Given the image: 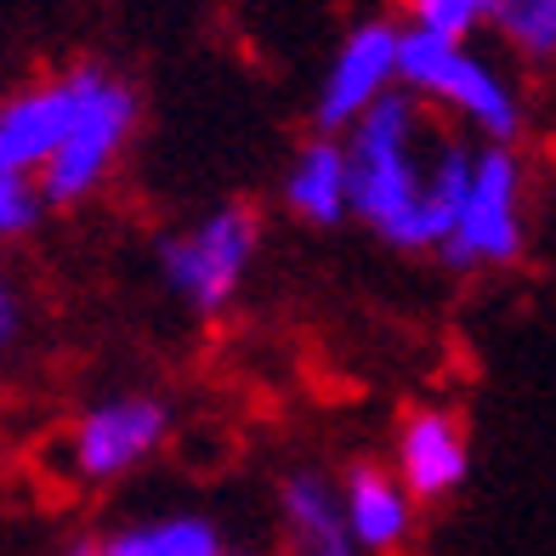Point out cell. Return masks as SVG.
I'll use <instances>...</instances> for the list:
<instances>
[{"instance_id": "14", "label": "cell", "mask_w": 556, "mask_h": 556, "mask_svg": "<svg viewBox=\"0 0 556 556\" xmlns=\"http://www.w3.org/2000/svg\"><path fill=\"white\" fill-rule=\"evenodd\" d=\"M489 35L517 68H556V0H489Z\"/></svg>"}, {"instance_id": "4", "label": "cell", "mask_w": 556, "mask_h": 556, "mask_svg": "<svg viewBox=\"0 0 556 556\" xmlns=\"http://www.w3.org/2000/svg\"><path fill=\"white\" fill-rule=\"evenodd\" d=\"M137 131H142V97H137V86L125 80L119 68L86 58L80 119H74L68 142L58 148V160L46 165L40 182H35L40 199H46V211H80V205H91V199L114 182V170L125 165Z\"/></svg>"}, {"instance_id": "10", "label": "cell", "mask_w": 556, "mask_h": 556, "mask_svg": "<svg viewBox=\"0 0 556 556\" xmlns=\"http://www.w3.org/2000/svg\"><path fill=\"white\" fill-rule=\"evenodd\" d=\"M273 522L285 556H364L341 511V477L324 466H290L273 483Z\"/></svg>"}, {"instance_id": "6", "label": "cell", "mask_w": 556, "mask_h": 556, "mask_svg": "<svg viewBox=\"0 0 556 556\" xmlns=\"http://www.w3.org/2000/svg\"><path fill=\"white\" fill-rule=\"evenodd\" d=\"M170 432H176L170 397L148 392V387H119V392L91 397L86 409L68 420L58 454H63V471L74 483L109 489V483L137 477L154 454H165Z\"/></svg>"}, {"instance_id": "16", "label": "cell", "mask_w": 556, "mask_h": 556, "mask_svg": "<svg viewBox=\"0 0 556 556\" xmlns=\"http://www.w3.org/2000/svg\"><path fill=\"white\" fill-rule=\"evenodd\" d=\"M46 222V199L35 182H23V176H0V250L29 239L35 227Z\"/></svg>"}, {"instance_id": "7", "label": "cell", "mask_w": 556, "mask_h": 556, "mask_svg": "<svg viewBox=\"0 0 556 556\" xmlns=\"http://www.w3.org/2000/svg\"><path fill=\"white\" fill-rule=\"evenodd\" d=\"M403 86V12H364L352 17L313 91V125L307 131L346 137L369 109H381Z\"/></svg>"}, {"instance_id": "11", "label": "cell", "mask_w": 556, "mask_h": 556, "mask_svg": "<svg viewBox=\"0 0 556 556\" xmlns=\"http://www.w3.org/2000/svg\"><path fill=\"white\" fill-rule=\"evenodd\" d=\"M278 211H285L295 227L307 233H336V227H352V165H346V142L307 131L285 170H278Z\"/></svg>"}, {"instance_id": "5", "label": "cell", "mask_w": 556, "mask_h": 556, "mask_svg": "<svg viewBox=\"0 0 556 556\" xmlns=\"http://www.w3.org/2000/svg\"><path fill=\"white\" fill-rule=\"evenodd\" d=\"M528 154L522 148H483L454 216V233L438 250V267L454 278L511 273L528 256Z\"/></svg>"}, {"instance_id": "13", "label": "cell", "mask_w": 556, "mask_h": 556, "mask_svg": "<svg viewBox=\"0 0 556 556\" xmlns=\"http://www.w3.org/2000/svg\"><path fill=\"white\" fill-rule=\"evenodd\" d=\"M97 556H233V545L205 511H154L103 528Z\"/></svg>"}, {"instance_id": "17", "label": "cell", "mask_w": 556, "mask_h": 556, "mask_svg": "<svg viewBox=\"0 0 556 556\" xmlns=\"http://www.w3.org/2000/svg\"><path fill=\"white\" fill-rule=\"evenodd\" d=\"M29 336V295H23L17 273L7 267V250H0V358H12Z\"/></svg>"}, {"instance_id": "3", "label": "cell", "mask_w": 556, "mask_h": 556, "mask_svg": "<svg viewBox=\"0 0 556 556\" xmlns=\"http://www.w3.org/2000/svg\"><path fill=\"white\" fill-rule=\"evenodd\" d=\"M403 91L432 103L483 148H522L528 91L505 63L477 52V40H448L403 23Z\"/></svg>"}, {"instance_id": "1", "label": "cell", "mask_w": 556, "mask_h": 556, "mask_svg": "<svg viewBox=\"0 0 556 556\" xmlns=\"http://www.w3.org/2000/svg\"><path fill=\"white\" fill-rule=\"evenodd\" d=\"M346 142L352 165V227L392 256H432L454 233L483 142H471L415 91H392L369 109Z\"/></svg>"}, {"instance_id": "2", "label": "cell", "mask_w": 556, "mask_h": 556, "mask_svg": "<svg viewBox=\"0 0 556 556\" xmlns=\"http://www.w3.org/2000/svg\"><path fill=\"white\" fill-rule=\"evenodd\" d=\"M267 250V216L256 199H222V205L188 216L182 227H165L154 244L160 290L188 318H227L244 301L256 262Z\"/></svg>"}, {"instance_id": "18", "label": "cell", "mask_w": 556, "mask_h": 556, "mask_svg": "<svg viewBox=\"0 0 556 556\" xmlns=\"http://www.w3.org/2000/svg\"><path fill=\"white\" fill-rule=\"evenodd\" d=\"M233 556H244V551H233Z\"/></svg>"}, {"instance_id": "8", "label": "cell", "mask_w": 556, "mask_h": 556, "mask_svg": "<svg viewBox=\"0 0 556 556\" xmlns=\"http://www.w3.org/2000/svg\"><path fill=\"white\" fill-rule=\"evenodd\" d=\"M86 103V63H63L52 74L12 86L0 97V176L40 182V170L58 160L74 119Z\"/></svg>"}, {"instance_id": "15", "label": "cell", "mask_w": 556, "mask_h": 556, "mask_svg": "<svg viewBox=\"0 0 556 556\" xmlns=\"http://www.w3.org/2000/svg\"><path fill=\"white\" fill-rule=\"evenodd\" d=\"M403 23L448 40H477L489 35V0H403Z\"/></svg>"}, {"instance_id": "12", "label": "cell", "mask_w": 556, "mask_h": 556, "mask_svg": "<svg viewBox=\"0 0 556 556\" xmlns=\"http://www.w3.org/2000/svg\"><path fill=\"white\" fill-rule=\"evenodd\" d=\"M341 511L346 528L358 540L364 556H397L415 534V494L403 489V477L392 471V460H369L358 454L346 471H341Z\"/></svg>"}, {"instance_id": "9", "label": "cell", "mask_w": 556, "mask_h": 556, "mask_svg": "<svg viewBox=\"0 0 556 556\" xmlns=\"http://www.w3.org/2000/svg\"><path fill=\"white\" fill-rule=\"evenodd\" d=\"M392 471L415 505H443L466 489L471 477V432L466 415L448 403H409L392 432Z\"/></svg>"}]
</instances>
